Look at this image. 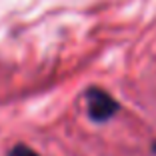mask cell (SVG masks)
<instances>
[{"label": "cell", "instance_id": "cell-2", "mask_svg": "<svg viewBox=\"0 0 156 156\" xmlns=\"http://www.w3.org/2000/svg\"><path fill=\"white\" fill-rule=\"evenodd\" d=\"M10 156H40L38 152H34L32 148L24 146V144H16V146L10 150Z\"/></svg>", "mask_w": 156, "mask_h": 156}, {"label": "cell", "instance_id": "cell-3", "mask_svg": "<svg viewBox=\"0 0 156 156\" xmlns=\"http://www.w3.org/2000/svg\"><path fill=\"white\" fill-rule=\"evenodd\" d=\"M152 150H154V152H156V144H154V146H152Z\"/></svg>", "mask_w": 156, "mask_h": 156}, {"label": "cell", "instance_id": "cell-1", "mask_svg": "<svg viewBox=\"0 0 156 156\" xmlns=\"http://www.w3.org/2000/svg\"><path fill=\"white\" fill-rule=\"evenodd\" d=\"M84 98H86V112L90 116L92 122H108L110 118H114L118 114L120 106L114 98L104 90V88L92 86L84 92Z\"/></svg>", "mask_w": 156, "mask_h": 156}]
</instances>
